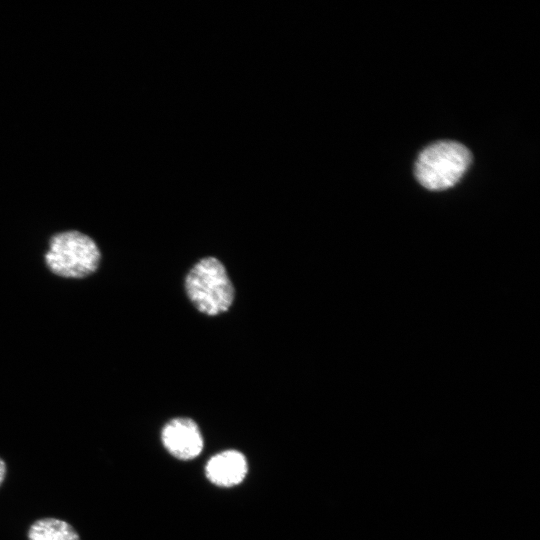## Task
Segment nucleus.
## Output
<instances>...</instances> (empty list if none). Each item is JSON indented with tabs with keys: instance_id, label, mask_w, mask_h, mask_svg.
Segmentation results:
<instances>
[{
	"instance_id": "f03ea898",
	"label": "nucleus",
	"mask_w": 540,
	"mask_h": 540,
	"mask_svg": "<svg viewBox=\"0 0 540 540\" xmlns=\"http://www.w3.org/2000/svg\"><path fill=\"white\" fill-rule=\"evenodd\" d=\"M185 288L194 306L211 316L228 310L235 294L224 265L214 257L203 258L193 266Z\"/></svg>"
},
{
	"instance_id": "0eeeda50",
	"label": "nucleus",
	"mask_w": 540,
	"mask_h": 540,
	"mask_svg": "<svg viewBox=\"0 0 540 540\" xmlns=\"http://www.w3.org/2000/svg\"><path fill=\"white\" fill-rule=\"evenodd\" d=\"M6 475H7V465L4 459L0 457V487L5 481Z\"/></svg>"
},
{
	"instance_id": "20e7f679",
	"label": "nucleus",
	"mask_w": 540,
	"mask_h": 540,
	"mask_svg": "<svg viewBox=\"0 0 540 540\" xmlns=\"http://www.w3.org/2000/svg\"><path fill=\"white\" fill-rule=\"evenodd\" d=\"M161 440L167 451L180 460L194 459L203 449L200 429L185 417L169 421L162 430Z\"/></svg>"
},
{
	"instance_id": "423d86ee",
	"label": "nucleus",
	"mask_w": 540,
	"mask_h": 540,
	"mask_svg": "<svg viewBox=\"0 0 540 540\" xmlns=\"http://www.w3.org/2000/svg\"><path fill=\"white\" fill-rule=\"evenodd\" d=\"M28 540H81L77 530L67 521L45 517L35 520L27 532Z\"/></svg>"
},
{
	"instance_id": "f257e3e1",
	"label": "nucleus",
	"mask_w": 540,
	"mask_h": 540,
	"mask_svg": "<svg viewBox=\"0 0 540 540\" xmlns=\"http://www.w3.org/2000/svg\"><path fill=\"white\" fill-rule=\"evenodd\" d=\"M470 151L455 141L427 146L415 162V176L426 189L440 191L454 186L471 162Z\"/></svg>"
},
{
	"instance_id": "39448f33",
	"label": "nucleus",
	"mask_w": 540,
	"mask_h": 540,
	"mask_svg": "<svg viewBox=\"0 0 540 540\" xmlns=\"http://www.w3.org/2000/svg\"><path fill=\"white\" fill-rule=\"evenodd\" d=\"M245 456L236 450H227L212 456L206 464L207 478L219 487L240 484L247 474Z\"/></svg>"
},
{
	"instance_id": "7ed1b4c3",
	"label": "nucleus",
	"mask_w": 540,
	"mask_h": 540,
	"mask_svg": "<svg viewBox=\"0 0 540 540\" xmlns=\"http://www.w3.org/2000/svg\"><path fill=\"white\" fill-rule=\"evenodd\" d=\"M45 260L55 274L81 278L96 270L100 252L96 243L87 235L67 231L52 237Z\"/></svg>"
}]
</instances>
